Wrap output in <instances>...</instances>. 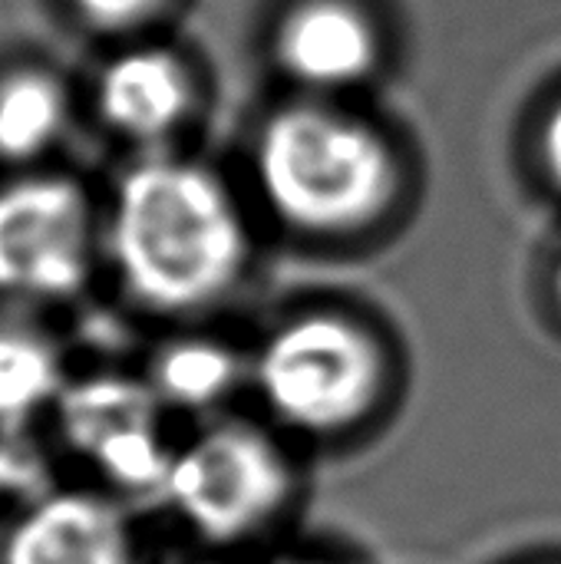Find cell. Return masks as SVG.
<instances>
[{
  "instance_id": "obj_2",
  "label": "cell",
  "mask_w": 561,
  "mask_h": 564,
  "mask_svg": "<svg viewBox=\"0 0 561 564\" xmlns=\"http://www.w3.org/2000/svg\"><path fill=\"white\" fill-rule=\"evenodd\" d=\"M258 185L278 218L337 235L374 221L393 195V159L374 129L317 106L271 116L255 152Z\"/></svg>"
},
{
  "instance_id": "obj_9",
  "label": "cell",
  "mask_w": 561,
  "mask_h": 564,
  "mask_svg": "<svg viewBox=\"0 0 561 564\" xmlns=\"http://www.w3.org/2000/svg\"><path fill=\"white\" fill-rule=\"evenodd\" d=\"M188 102V76L182 63L162 50H132L119 56L99 83L103 116L136 139L169 132L185 116Z\"/></svg>"
},
{
  "instance_id": "obj_12",
  "label": "cell",
  "mask_w": 561,
  "mask_h": 564,
  "mask_svg": "<svg viewBox=\"0 0 561 564\" xmlns=\"http://www.w3.org/2000/svg\"><path fill=\"white\" fill-rule=\"evenodd\" d=\"M56 357L20 330H0V416H23L56 390Z\"/></svg>"
},
{
  "instance_id": "obj_13",
  "label": "cell",
  "mask_w": 561,
  "mask_h": 564,
  "mask_svg": "<svg viewBox=\"0 0 561 564\" xmlns=\"http://www.w3.org/2000/svg\"><path fill=\"white\" fill-rule=\"evenodd\" d=\"M76 7L99 26H132L152 17L162 0H76Z\"/></svg>"
},
{
  "instance_id": "obj_15",
  "label": "cell",
  "mask_w": 561,
  "mask_h": 564,
  "mask_svg": "<svg viewBox=\"0 0 561 564\" xmlns=\"http://www.w3.org/2000/svg\"><path fill=\"white\" fill-rule=\"evenodd\" d=\"M555 294H559V301H561V261H559V271H555Z\"/></svg>"
},
{
  "instance_id": "obj_5",
  "label": "cell",
  "mask_w": 561,
  "mask_h": 564,
  "mask_svg": "<svg viewBox=\"0 0 561 564\" xmlns=\"http://www.w3.org/2000/svg\"><path fill=\"white\" fill-rule=\"evenodd\" d=\"M89 205L69 178H23L0 188V291L56 297L83 284Z\"/></svg>"
},
{
  "instance_id": "obj_8",
  "label": "cell",
  "mask_w": 561,
  "mask_h": 564,
  "mask_svg": "<svg viewBox=\"0 0 561 564\" xmlns=\"http://www.w3.org/2000/svg\"><path fill=\"white\" fill-rule=\"evenodd\" d=\"M3 564H136V552L109 502L56 496L13 529Z\"/></svg>"
},
{
  "instance_id": "obj_6",
  "label": "cell",
  "mask_w": 561,
  "mask_h": 564,
  "mask_svg": "<svg viewBox=\"0 0 561 564\" xmlns=\"http://www.w3.org/2000/svg\"><path fill=\"white\" fill-rule=\"evenodd\" d=\"M63 430L119 486H165L175 456L162 446L152 390L119 377L86 380L63 400Z\"/></svg>"
},
{
  "instance_id": "obj_7",
  "label": "cell",
  "mask_w": 561,
  "mask_h": 564,
  "mask_svg": "<svg viewBox=\"0 0 561 564\" xmlns=\"http://www.w3.org/2000/svg\"><path fill=\"white\" fill-rule=\"evenodd\" d=\"M278 59L298 83L350 86L377 63V33L347 0H304L278 30Z\"/></svg>"
},
{
  "instance_id": "obj_10",
  "label": "cell",
  "mask_w": 561,
  "mask_h": 564,
  "mask_svg": "<svg viewBox=\"0 0 561 564\" xmlns=\"http://www.w3.org/2000/svg\"><path fill=\"white\" fill-rule=\"evenodd\" d=\"M66 116L63 89L53 76L23 69L0 83V155L30 159L46 149Z\"/></svg>"
},
{
  "instance_id": "obj_1",
  "label": "cell",
  "mask_w": 561,
  "mask_h": 564,
  "mask_svg": "<svg viewBox=\"0 0 561 564\" xmlns=\"http://www.w3.org/2000/svg\"><path fill=\"white\" fill-rule=\"evenodd\" d=\"M112 251L142 304L188 311L231 288L248 241L215 175L185 162H145L119 188Z\"/></svg>"
},
{
  "instance_id": "obj_4",
  "label": "cell",
  "mask_w": 561,
  "mask_h": 564,
  "mask_svg": "<svg viewBox=\"0 0 561 564\" xmlns=\"http://www.w3.org/2000/svg\"><path fill=\"white\" fill-rule=\"evenodd\" d=\"M165 492L195 532L235 542L284 506L288 466L258 430L218 426L172 459Z\"/></svg>"
},
{
  "instance_id": "obj_11",
  "label": "cell",
  "mask_w": 561,
  "mask_h": 564,
  "mask_svg": "<svg viewBox=\"0 0 561 564\" xmlns=\"http://www.w3.org/2000/svg\"><path fill=\"white\" fill-rule=\"evenodd\" d=\"M235 357L205 340H185L169 347L155 364V387L165 400L202 410L218 403L235 383Z\"/></svg>"
},
{
  "instance_id": "obj_14",
  "label": "cell",
  "mask_w": 561,
  "mask_h": 564,
  "mask_svg": "<svg viewBox=\"0 0 561 564\" xmlns=\"http://www.w3.org/2000/svg\"><path fill=\"white\" fill-rule=\"evenodd\" d=\"M542 159L549 165L552 182L561 188V102L552 109V116L546 122V132H542Z\"/></svg>"
},
{
  "instance_id": "obj_3",
  "label": "cell",
  "mask_w": 561,
  "mask_h": 564,
  "mask_svg": "<svg viewBox=\"0 0 561 564\" xmlns=\"http://www.w3.org/2000/svg\"><path fill=\"white\" fill-rule=\"evenodd\" d=\"M384 364L377 344L354 324L311 314L261 347L258 390L291 426L331 433L357 423L377 400Z\"/></svg>"
}]
</instances>
